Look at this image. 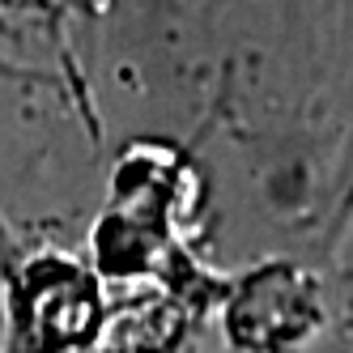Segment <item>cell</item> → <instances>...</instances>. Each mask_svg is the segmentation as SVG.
Segmentation results:
<instances>
[{"instance_id": "cell-1", "label": "cell", "mask_w": 353, "mask_h": 353, "mask_svg": "<svg viewBox=\"0 0 353 353\" xmlns=\"http://www.w3.org/2000/svg\"><path fill=\"white\" fill-rule=\"evenodd\" d=\"M323 323V290L298 260H264L221 298V327L239 353H290Z\"/></svg>"}, {"instance_id": "cell-2", "label": "cell", "mask_w": 353, "mask_h": 353, "mask_svg": "<svg viewBox=\"0 0 353 353\" xmlns=\"http://www.w3.org/2000/svg\"><path fill=\"white\" fill-rule=\"evenodd\" d=\"M90 9L94 0H0V43L43 52L60 68V81L77 90V103L85 111L90 98L81 85L77 60H72V30H77V17H85Z\"/></svg>"}, {"instance_id": "cell-3", "label": "cell", "mask_w": 353, "mask_h": 353, "mask_svg": "<svg viewBox=\"0 0 353 353\" xmlns=\"http://www.w3.org/2000/svg\"><path fill=\"white\" fill-rule=\"evenodd\" d=\"M349 225H353V132L341 149V158H336V174H332V200H327V221H323V247H336L345 234H349Z\"/></svg>"}]
</instances>
